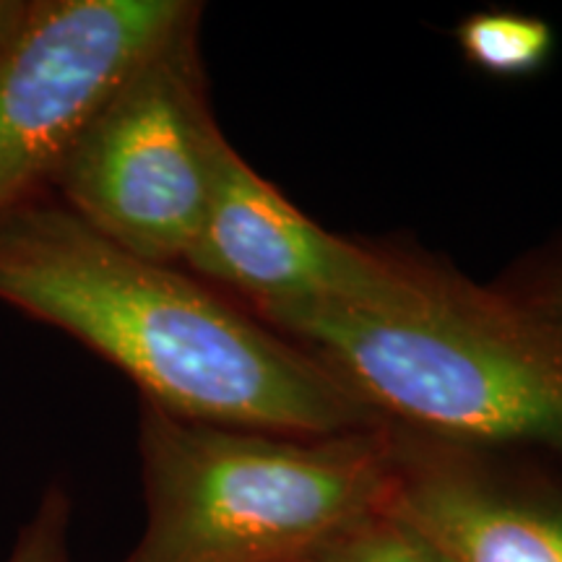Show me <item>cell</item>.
<instances>
[{
  "instance_id": "cell-1",
  "label": "cell",
  "mask_w": 562,
  "mask_h": 562,
  "mask_svg": "<svg viewBox=\"0 0 562 562\" xmlns=\"http://www.w3.org/2000/svg\"><path fill=\"white\" fill-rule=\"evenodd\" d=\"M0 302L83 344L175 417L300 438L383 425L240 302L123 250L50 193L0 216Z\"/></svg>"
},
{
  "instance_id": "cell-2",
  "label": "cell",
  "mask_w": 562,
  "mask_h": 562,
  "mask_svg": "<svg viewBox=\"0 0 562 562\" xmlns=\"http://www.w3.org/2000/svg\"><path fill=\"white\" fill-rule=\"evenodd\" d=\"M256 318L385 425L562 459V339L497 284L446 269L430 305L409 315L290 307Z\"/></svg>"
},
{
  "instance_id": "cell-3",
  "label": "cell",
  "mask_w": 562,
  "mask_h": 562,
  "mask_svg": "<svg viewBox=\"0 0 562 562\" xmlns=\"http://www.w3.org/2000/svg\"><path fill=\"white\" fill-rule=\"evenodd\" d=\"M146 524L123 562H305L378 516L389 425L323 438L175 417L140 402Z\"/></svg>"
},
{
  "instance_id": "cell-4",
  "label": "cell",
  "mask_w": 562,
  "mask_h": 562,
  "mask_svg": "<svg viewBox=\"0 0 562 562\" xmlns=\"http://www.w3.org/2000/svg\"><path fill=\"white\" fill-rule=\"evenodd\" d=\"M201 16L182 21L89 117L50 195L146 261L182 266L206 220L227 138L209 102Z\"/></svg>"
},
{
  "instance_id": "cell-5",
  "label": "cell",
  "mask_w": 562,
  "mask_h": 562,
  "mask_svg": "<svg viewBox=\"0 0 562 562\" xmlns=\"http://www.w3.org/2000/svg\"><path fill=\"white\" fill-rule=\"evenodd\" d=\"M252 315L328 307L409 315L430 305L442 266L385 256L334 235L222 140L206 220L182 261Z\"/></svg>"
},
{
  "instance_id": "cell-6",
  "label": "cell",
  "mask_w": 562,
  "mask_h": 562,
  "mask_svg": "<svg viewBox=\"0 0 562 562\" xmlns=\"http://www.w3.org/2000/svg\"><path fill=\"white\" fill-rule=\"evenodd\" d=\"M199 11L193 0H30L0 53V216L50 193L89 117Z\"/></svg>"
},
{
  "instance_id": "cell-7",
  "label": "cell",
  "mask_w": 562,
  "mask_h": 562,
  "mask_svg": "<svg viewBox=\"0 0 562 562\" xmlns=\"http://www.w3.org/2000/svg\"><path fill=\"white\" fill-rule=\"evenodd\" d=\"M385 510L451 562H562V480L516 451L389 425Z\"/></svg>"
},
{
  "instance_id": "cell-8",
  "label": "cell",
  "mask_w": 562,
  "mask_h": 562,
  "mask_svg": "<svg viewBox=\"0 0 562 562\" xmlns=\"http://www.w3.org/2000/svg\"><path fill=\"white\" fill-rule=\"evenodd\" d=\"M456 40L463 58L501 79L537 74L554 53L552 26L518 11H476L461 21Z\"/></svg>"
},
{
  "instance_id": "cell-9",
  "label": "cell",
  "mask_w": 562,
  "mask_h": 562,
  "mask_svg": "<svg viewBox=\"0 0 562 562\" xmlns=\"http://www.w3.org/2000/svg\"><path fill=\"white\" fill-rule=\"evenodd\" d=\"M305 562H451L389 510L357 524Z\"/></svg>"
},
{
  "instance_id": "cell-10",
  "label": "cell",
  "mask_w": 562,
  "mask_h": 562,
  "mask_svg": "<svg viewBox=\"0 0 562 562\" xmlns=\"http://www.w3.org/2000/svg\"><path fill=\"white\" fill-rule=\"evenodd\" d=\"M70 516H74L70 492L63 484H50L42 492L30 521L19 529L5 562H74Z\"/></svg>"
},
{
  "instance_id": "cell-11",
  "label": "cell",
  "mask_w": 562,
  "mask_h": 562,
  "mask_svg": "<svg viewBox=\"0 0 562 562\" xmlns=\"http://www.w3.org/2000/svg\"><path fill=\"white\" fill-rule=\"evenodd\" d=\"M497 286L521 302L526 311L547 323L562 339V245L547 252L542 261L526 266L516 281Z\"/></svg>"
},
{
  "instance_id": "cell-12",
  "label": "cell",
  "mask_w": 562,
  "mask_h": 562,
  "mask_svg": "<svg viewBox=\"0 0 562 562\" xmlns=\"http://www.w3.org/2000/svg\"><path fill=\"white\" fill-rule=\"evenodd\" d=\"M26 9H30V0H0V53L5 50L13 34L19 32Z\"/></svg>"
}]
</instances>
